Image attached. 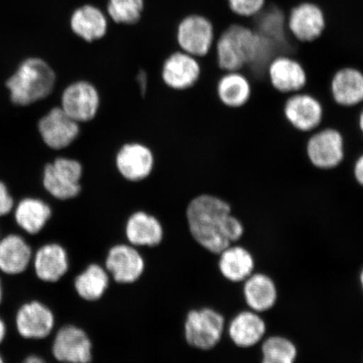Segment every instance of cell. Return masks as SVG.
Returning a JSON list of instances; mask_svg holds the SVG:
<instances>
[{"label": "cell", "instance_id": "obj_31", "mask_svg": "<svg viewBox=\"0 0 363 363\" xmlns=\"http://www.w3.org/2000/svg\"><path fill=\"white\" fill-rule=\"evenodd\" d=\"M227 3L230 11L235 16L251 18L262 10L266 0H227Z\"/></svg>", "mask_w": 363, "mask_h": 363}, {"label": "cell", "instance_id": "obj_27", "mask_svg": "<svg viewBox=\"0 0 363 363\" xmlns=\"http://www.w3.org/2000/svg\"><path fill=\"white\" fill-rule=\"evenodd\" d=\"M125 235L133 246L155 247L162 242L163 228L157 217L139 211L133 213L127 220Z\"/></svg>", "mask_w": 363, "mask_h": 363}, {"label": "cell", "instance_id": "obj_16", "mask_svg": "<svg viewBox=\"0 0 363 363\" xmlns=\"http://www.w3.org/2000/svg\"><path fill=\"white\" fill-rule=\"evenodd\" d=\"M16 228L27 238L38 237L53 216L52 204L38 197H25L16 202L12 212Z\"/></svg>", "mask_w": 363, "mask_h": 363}, {"label": "cell", "instance_id": "obj_4", "mask_svg": "<svg viewBox=\"0 0 363 363\" xmlns=\"http://www.w3.org/2000/svg\"><path fill=\"white\" fill-rule=\"evenodd\" d=\"M58 325L56 312L38 298L22 301L13 312L10 329L25 342H48Z\"/></svg>", "mask_w": 363, "mask_h": 363}, {"label": "cell", "instance_id": "obj_23", "mask_svg": "<svg viewBox=\"0 0 363 363\" xmlns=\"http://www.w3.org/2000/svg\"><path fill=\"white\" fill-rule=\"evenodd\" d=\"M218 269L223 278L234 284H242L257 270L251 250L240 243L230 245L219 254Z\"/></svg>", "mask_w": 363, "mask_h": 363}, {"label": "cell", "instance_id": "obj_19", "mask_svg": "<svg viewBox=\"0 0 363 363\" xmlns=\"http://www.w3.org/2000/svg\"><path fill=\"white\" fill-rule=\"evenodd\" d=\"M267 325L259 313L244 308L235 313L228 325L230 342L240 349H252L267 337Z\"/></svg>", "mask_w": 363, "mask_h": 363}, {"label": "cell", "instance_id": "obj_36", "mask_svg": "<svg viewBox=\"0 0 363 363\" xmlns=\"http://www.w3.org/2000/svg\"><path fill=\"white\" fill-rule=\"evenodd\" d=\"M136 83L138 84L140 94H146L148 85V76L146 72L140 69L138 72V75H136Z\"/></svg>", "mask_w": 363, "mask_h": 363}, {"label": "cell", "instance_id": "obj_6", "mask_svg": "<svg viewBox=\"0 0 363 363\" xmlns=\"http://www.w3.org/2000/svg\"><path fill=\"white\" fill-rule=\"evenodd\" d=\"M50 359L56 363H90L92 343L87 333L74 324L57 325L48 342Z\"/></svg>", "mask_w": 363, "mask_h": 363}, {"label": "cell", "instance_id": "obj_39", "mask_svg": "<svg viewBox=\"0 0 363 363\" xmlns=\"http://www.w3.org/2000/svg\"><path fill=\"white\" fill-rule=\"evenodd\" d=\"M358 282H359L360 288L363 293V266L359 272V274H358Z\"/></svg>", "mask_w": 363, "mask_h": 363}, {"label": "cell", "instance_id": "obj_15", "mask_svg": "<svg viewBox=\"0 0 363 363\" xmlns=\"http://www.w3.org/2000/svg\"><path fill=\"white\" fill-rule=\"evenodd\" d=\"M116 167L125 180L139 183L149 178L155 167V155L146 144L127 143L118 150Z\"/></svg>", "mask_w": 363, "mask_h": 363}, {"label": "cell", "instance_id": "obj_38", "mask_svg": "<svg viewBox=\"0 0 363 363\" xmlns=\"http://www.w3.org/2000/svg\"><path fill=\"white\" fill-rule=\"evenodd\" d=\"M357 125L358 128H359L361 133L363 136V104L361 106L359 113H358Z\"/></svg>", "mask_w": 363, "mask_h": 363}, {"label": "cell", "instance_id": "obj_24", "mask_svg": "<svg viewBox=\"0 0 363 363\" xmlns=\"http://www.w3.org/2000/svg\"><path fill=\"white\" fill-rule=\"evenodd\" d=\"M106 269L120 284L135 282L143 275L145 262L140 254L128 245H116L108 252Z\"/></svg>", "mask_w": 363, "mask_h": 363}, {"label": "cell", "instance_id": "obj_35", "mask_svg": "<svg viewBox=\"0 0 363 363\" xmlns=\"http://www.w3.org/2000/svg\"><path fill=\"white\" fill-rule=\"evenodd\" d=\"M9 334H10V325L6 318L0 314V347L6 342Z\"/></svg>", "mask_w": 363, "mask_h": 363}, {"label": "cell", "instance_id": "obj_40", "mask_svg": "<svg viewBox=\"0 0 363 363\" xmlns=\"http://www.w3.org/2000/svg\"><path fill=\"white\" fill-rule=\"evenodd\" d=\"M0 363H8L6 357L1 350H0Z\"/></svg>", "mask_w": 363, "mask_h": 363}, {"label": "cell", "instance_id": "obj_30", "mask_svg": "<svg viewBox=\"0 0 363 363\" xmlns=\"http://www.w3.org/2000/svg\"><path fill=\"white\" fill-rule=\"evenodd\" d=\"M144 0H108L107 13L116 24L133 26L142 18Z\"/></svg>", "mask_w": 363, "mask_h": 363}, {"label": "cell", "instance_id": "obj_8", "mask_svg": "<svg viewBox=\"0 0 363 363\" xmlns=\"http://www.w3.org/2000/svg\"><path fill=\"white\" fill-rule=\"evenodd\" d=\"M70 267L69 252L65 244L48 240L35 247L30 271L39 282L50 285L62 282Z\"/></svg>", "mask_w": 363, "mask_h": 363}, {"label": "cell", "instance_id": "obj_29", "mask_svg": "<svg viewBox=\"0 0 363 363\" xmlns=\"http://www.w3.org/2000/svg\"><path fill=\"white\" fill-rule=\"evenodd\" d=\"M108 286L107 272L98 264H91L74 280L77 294L86 301L101 298Z\"/></svg>", "mask_w": 363, "mask_h": 363}, {"label": "cell", "instance_id": "obj_20", "mask_svg": "<svg viewBox=\"0 0 363 363\" xmlns=\"http://www.w3.org/2000/svg\"><path fill=\"white\" fill-rule=\"evenodd\" d=\"M279 288L269 274L256 271L242 284V295L245 306L259 314H265L279 301Z\"/></svg>", "mask_w": 363, "mask_h": 363}, {"label": "cell", "instance_id": "obj_37", "mask_svg": "<svg viewBox=\"0 0 363 363\" xmlns=\"http://www.w3.org/2000/svg\"><path fill=\"white\" fill-rule=\"evenodd\" d=\"M6 297V282H4V277L0 274V308L4 305Z\"/></svg>", "mask_w": 363, "mask_h": 363}, {"label": "cell", "instance_id": "obj_26", "mask_svg": "<svg viewBox=\"0 0 363 363\" xmlns=\"http://www.w3.org/2000/svg\"><path fill=\"white\" fill-rule=\"evenodd\" d=\"M70 28L74 35L86 43L101 40L108 31V19L101 9L84 4L72 12Z\"/></svg>", "mask_w": 363, "mask_h": 363}, {"label": "cell", "instance_id": "obj_41", "mask_svg": "<svg viewBox=\"0 0 363 363\" xmlns=\"http://www.w3.org/2000/svg\"><path fill=\"white\" fill-rule=\"evenodd\" d=\"M1 235H2V233H1V230H0V238H1Z\"/></svg>", "mask_w": 363, "mask_h": 363}, {"label": "cell", "instance_id": "obj_7", "mask_svg": "<svg viewBox=\"0 0 363 363\" xmlns=\"http://www.w3.org/2000/svg\"><path fill=\"white\" fill-rule=\"evenodd\" d=\"M306 153L308 162L315 169L325 171L337 169L346 155L344 135L335 127H320L308 135Z\"/></svg>", "mask_w": 363, "mask_h": 363}, {"label": "cell", "instance_id": "obj_11", "mask_svg": "<svg viewBox=\"0 0 363 363\" xmlns=\"http://www.w3.org/2000/svg\"><path fill=\"white\" fill-rule=\"evenodd\" d=\"M216 40L215 26L206 16L195 13L186 16L177 29V43L181 51L197 58L211 55Z\"/></svg>", "mask_w": 363, "mask_h": 363}, {"label": "cell", "instance_id": "obj_5", "mask_svg": "<svg viewBox=\"0 0 363 363\" xmlns=\"http://www.w3.org/2000/svg\"><path fill=\"white\" fill-rule=\"evenodd\" d=\"M84 174V166L78 158L60 154L44 167L43 186L55 201H75L83 191Z\"/></svg>", "mask_w": 363, "mask_h": 363}, {"label": "cell", "instance_id": "obj_12", "mask_svg": "<svg viewBox=\"0 0 363 363\" xmlns=\"http://www.w3.org/2000/svg\"><path fill=\"white\" fill-rule=\"evenodd\" d=\"M283 113L292 128L298 133L311 134L322 126L325 110L314 94L301 91L286 98Z\"/></svg>", "mask_w": 363, "mask_h": 363}, {"label": "cell", "instance_id": "obj_18", "mask_svg": "<svg viewBox=\"0 0 363 363\" xmlns=\"http://www.w3.org/2000/svg\"><path fill=\"white\" fill-rule=\"evenodd\" d=\"M267 79L277 92L290 95L306 89L308 77L305 67L289 56H279L267 67Z\"/></svg>", "mask_w": 363, "mask_h": 363}, {"label": "cell", "instance_id": "obj_25", "mask_svg": "<svg viewBox=\"0 0 363 363\" xmlns=\"http://www.w3.org/2000/svg\"><path fill=\"white\" fill-rule=\"evenodd\" d=\"M215 92L222 106L238 110L246 106L251 99L252 84L242 71L224 72L216 81Z\"/></svg>", "mask_w": 363, "mask_h": 363}, {"label": "cell", "instance_id": "obj_28", "mask_svg": "<svg viewBox=\"0 0 363 363\" xmlns=\"http://www.w3.org/2000/svg\"><path fill=\"white\" fill-rule=\"evenodd\" d=\"M260 363H296L298 347L291 338L269 334L259 344Z\"/></svg>", "mask_w": 363, "mask_h": 363}, {"label": "cell", "instance_id": "obj_2", "mask_svg": "<svg viewBox=\"0 0 363 363\" xmlns=\"http://www.w3.org/2000/svg\"><path fill=\"white\" fill-rule=\"evenodd\" d=\"M56 71L40 57H28L19 63L6 82L11 101L20 106L44 101L55 92Z\"/></svg>", "mask_w": 363, "mask_h": 363}, {"label": "cell", "instance_id": "obj_17", "mask_svg": "<svg viewBox=\"0 0 363 363\" xmlns=\"http://www.w3.org/2000/svg\"><path fill=\"white\" fill-rule=\"evenodd\" d=\"M202 75L199 58L183 51L172 53L163 62L162 79L175 91L188 90L196 85Z\"/></svg>", "mask_w": 363, "mask_h": 363}, {"label": "cell", "instance_id": "obj_22", "mask_svg": "<svg viewBox=\"0 0 363 363\" xmlns=\"http://www.w3.org/2000/svg\"><path fill=\"white\" fill-rule=\"evenodd\" d=\"M331 99L343 108H356L363 104V72L353 67L340 68L330 83Z\"/></svg>", "mask_w": 363, "mask_h": 363}, {"label": "cell", "instance_id": "obj_3", "mask_svg": "<svg viewBox=\"0 0 363 363\" xmlns=\"http://www.w3.org/2000/svg\"><path fill=\"white\" fill-rule=\"evenodd\" d=\"M258 47L259 38L252 29L233 23L216 36L213 53L222 72L242 71L255 58Z\"/></svg>", "mask_w": 363, "mask_h": 363}, {"label": "cell", "instance_id": "obj_21", "mask_svg": "<svg viewBox=\"0 0 363 363\" xmlns=\"http://www.w3.org/2000/svg\"><path fill=\"white\" fill-rule=\"evenodd\" d=\"M325 27L324 12L314 3L298 4L289 13L288 28L298 42H314L323 33Z\"/></svg>", "mask_w": 363, "mask_h": 363}, {"label": "cell", "instance_id": "obj_34", "mask_svg": "<svg viewBox=\"0 0 363 363\" xmlns=\"http://www.w3.org/2000/svg\"><path fill=\"white\" fill-rule=\"evenodd\" d=\"M352 174L357 184L363 188V152L354 162Z\"/></svg>", "mask_w": 363, "mask_h": 363}, {"label": "cell", "instance_id": "obj_13", "mask_svg": "<svg viewBox=\"0 0 363 363\" xmlns=\"http://www.w3.org/2000/svg\"><path fill=\"white\" fill-rule=\"evenodd\" d=\"M38 130L45 146L58 152L78 142L82 133L81 125L59 106L52 107L40 118Z\"/></svg>", "mask_w": 363, "mask_h": 363}, {"label": "cell", "instance_id": "obj_1", "mask_svg": "<svg viewBox=\"0 0 363 363\" xmlns=\"http://www.w3.org/2000/svg\"><path fill=\"white\" fill-rule=\"evenodd\" d=\"M186 217L194 239L213 254L219 255L244 237L242 221L219 195L208 192L197 195L189 203Z\"/></svg>", "mask_w": 363, "mask_h": 363}, {"label": "cell", "instance_id": "obj_32", "mask_svg": "<svg viewBox=\"0 0 363 363\" xmlns=\"http://www.w3.org/2000/svg\"><path fill=\"white\" fill-rule=\"evenodd\" d=\"M16 203L7 185L0 181V219L11 216Z\"/></svg>", "mask_w": 363, "mask_h": 363}, {"label": "cell", "instance_id": "obj_10", "mask_svg": "<svg viewBox=\"0 0 363 363\" xmlns=\"http://www.w3.org/2000/svg\"><path fill=\"white\" fill-rule=\"evenodd\" d=\"M99 90L88 80L75 79L62 90L60 106L68 116L80 125L92 121L101 108Z\"/></svg>", "mask_w": 363, "mask_h": 363}, {"label": "cell", "instance_id": "obj_14", "mask_svg": "<svg viewBox=\"0 0 363 363\" xmlns=\"http://www.w3.org/2000/svg\"><path fill=\"white\" fill-rule=\"evenodd\" d=\"M35 248L19 230L9 231L0 238V274L16 278L30 270Z\"/></svg>", "mask_w": 363, "mask_h": 363}, {"label": "cell", "instance_id": "obj_33", "mask_svg": "<svg viewBox=\"0 0 363 363\" xmlns=\"http://www.w3.org/2000/svg\"><path fill=\"white\" fill-rule=\"evenodd\" d=\"M18 363H52L50 357L39 352H30L23 357Z\"/></svg>", "mask_w": 363, "mask_h": 363}, {"label": "cell", "instance_id": "obj_9", "mask_svg": "<svg viewBox=\"0 0 363 363\" xmlns=\"http://www.w3.org/2000/svg\"><path fill=\"white\" fill-rule=\"evenodd\" d=\"M225 328V316L214 308L192 311L186 318L185 338L190 346L208 351L220 342Z\"/></svg>", "mask_w": 363, "mask_h": 363}]
</instances>
